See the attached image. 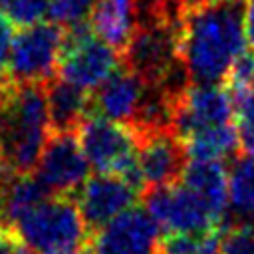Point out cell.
<instances>
[{
	"mask_svg": "<svg viewBox=\"0 0 254 254\" xmlns=\"http://www.w3.org/2000/svg\"><path fill=\"white\" fill-rule=\"evenodd\" d=\"M0 254H36L20 230L10 222H0Z\"/></svg>",
	"mask_w": 254,
	"mask_h": 254,
	"instance_id": "cell-26",
	"label": "cell"
},
{
	"mask_svg": "<svg viewBox=\"0 0 254 254\" xmlns=\"http://www.w3.org/2000/svg\"><path fill=\"white\" fill-rule=\"evenodd\" d=\"M200 254H222L220 252V232L218 230H212V232L206 234Z\"/></svg>",
	"mask_w": 254,
	"mask_h": 254,
	"instance_id": "cell-29",
	"label": "cell"
},
{
	"mask_svg": "<svg viewBox=\"0 0 254 254\" xmlns=\"http://www.w3.org/2000/svg\"><path fill=\"white\" fill-rule=\"evenodd\" d=\"M206 234H196V232H167L165 238L161 240V252L163 254H200Z\"/></svg>",
	"mask_w": 254,
	"mask_h": 254,
	"instance_id": "cell-25",
	"label": "cell"
},
{
	"mask_svg": "<svg viewBox=\"0 0 254 254\" xmlns=\"http://www.w3.org/2000/svg\"><path fill=\"white\" fill-rule=\"evenodd\" d=\"M64 36L65 30L54 22H38L18 32L6 64L12 83H48L54 79Z\"/></svg>",
	"mask_w": 254,
	"mask_h": 254,
	"instance_id": "cell-6",
	"label": "cell"
},
{
	"mask_svg": "<svg viewBox=\"0 0 254 254\" xmlns=\"http://www.w3.org/2000/svg\"><path fill=\"white\" fill-rule=\"evenodd\" d=\"M97 0H50V18L54 24L71 28L83 24L95 6Z\"/></svg>",
	"mask_w": 254,
	"mask_h": 254,
	"instance_id": "cell-21",
	"label": "cell"
},
{
	"mask_svg": "<svg viewBox=\"0 0 254 254\" xmlns=\"http://www.w3.org/2000/svg\"><path fill=\"white\" fill-rule=\"evenodd\" d=\"M52 192L42 185L34 173H12L4 185V222L14 224L24 212L50 198Z\"/></svg>",
	"mask_w": 254,
	"mask_h": 254,
	"instance_id": "cell-18",
	"label": "cell"
},
{
	"mask_svg": "<svg viewBox=\"0 0 254 254\" xmlns=\"http://www.w3.org/2000/svg\"><path fill=\"white\" fill-rule=\"evenodd\" d=\"M89 167L75 131H52L36 167V177L52 196H71L87 181Z\"/></svg>",
	"mask_w": 254,
	"mask_h": 254,
	"instance_id": "cell-8",
	"label": "cell"
},
{
	"mask_svg": "<svg viewBox=\"0 0 254 254\" xmlns=\"http://www.w3.org/2000/svg\"><path fill=\"white\" fill-rule=\"evenodd\" d=\"M10 85H12V79H10V75H8V71L4 73L2 71V65H0V99L8 93V89H10Z\"/></svg>",
	"mask_w": 254,
	"mask_h": 254,
	"instance_id": "cell-32",
	"label": "cell"
},
{
	"mask_svg": "<svg viewBox=\"0 0 254 254\" xmlns=\"http://www.w3.org/2000/svg\"><path fill=\"white\" fill-rule=\"evenodd\" d=\"M246 0H185L179 20V58L192 83L226 79L246 50Z\"/></svg>",
	"mask_w": 254,
	"mask_h": 254,
	"instance_id": "cell-1",
	"label": "cell"
},
{
	"mask_svg": "<svg viewBox=\"0 0 254 254\" xmlns=\"http://www.w3.org/2000/svg\"><path fill=\"white\" fill-rule=\"evenodd\" d=\"M137 151L145 190L181 181L189 157L183 141L173 129L153 131L137 137Z\"/></svg>",
	"mask_w": 254,
	"mask_h": 254,
	"instance_id": "cell-12",
	"label": "cell"
},
{
	"mask_svg": "<svg viewBox=\"0 0 254 254\" xmlns=\"http://www.w3.org/2000/svg\"><path fill=\"white\" fill-rule=\"evenodd\" d=\"M183 145L189 159H200V161H224L228 157H234L236 151L240 149L236 125L232 123L198 131L183 139Z\"/></svg>",
	"mask_w": 254,
	"mask_h": 254,
	"instance_id": "cell-19",
	"label": "cell"
},
{
	"mask_svg": "<svg viewBox=\"0 0 254 254\" xmlns=\"http://www.w3.org/2000/svg\"><path fill=\"white\" fill-rule=\"evenodd\" d=\"M89 26L105 44L123 52L139 26V2L97 0L89 16Z\"/></svg>",
	"mask_w": 254,
	"mask_h": 254,
	"instance_id": "cell-15",
	"label": "cell"
},
{
	"mask_svg": "<svg viewBox=\"0 0 254 254\" xmlns=\"http://www.w3.org/2000/svg\"><path fill=\"white\" fill-rule=\"evenodd\" d=\"M14 22L0 10V65H6L8 64V58H10V50H12V44H14Z\"/></svg>",
	"mask_w": 254,
	"mask_h": 254,
	"instance_id": "cell-27",
	"label": "cell"
},
{
	"mask_svg": "<svg viewBox=\"0 0 254 254\" xmlns=\"http://www.w3.org/2000/svg\"><path fill=\"white\" fill-rule=\"evenodd\" d=\"M83 246H64V248H54V250H48V252H42V254H81Z\"/></svg>",
	"mask_w": 254,
	"mask_h": 254,
	"instance_id": "cell-31",
	"label": "cell"
},
{
	"mask_svg": "<svg viewBox=\"0 0 254 254\" xmlns=\"http://www.w3.org/2000/svg\"><path fill=\"white\" fill-rule=\"evenodd\" d=\"M240 151L254 157V89L232 95Z\"/></svg>",
	"mask_w": 254,
	"mask_h": 254,
	"instance_id": "cell-20",
	"label": "cell"
},
{
	"mask_svg": "<svg viewBox=\"0 0 254 254\" xmlns=\"http://www.w3.org/2000/svg\"><path fill=\"white\" fill-rule=\"evenodd\" d=\"M52 135L46 83H12L0 99V161L34 173Z\"/></svg>",
	"mask_w": 254,
	"mask_h": 254,
	"instance_id": "cell-2",
	"label": "cell"
},
{
	"mask_svg": "<svg viewBox=\"0 0 254 254\" xmlns=\"http://www.w3.org/2000/svg\"><path fill=\"white\" fill-rule=\"evenodd\" d=\"M222 254H254V228L252 226H230L220 232Z\"/></svg>",
	"mask_w": 254,
	"mask_h": 254,
	"instance_id": "cell-24",
	"label": "cell"
},
{
	"mask_svg": "<svg viewBox=\"0 0 254 254\" xmlns=\"http://www.w3.org/2000/svg\"><path fill=\"white\" fill-rule=\"evenodd\" d=\"M119 67V54L105 44L89 24L67 28L60 56V77L85 89L95 91Z\"/></svg>",
	"mask_w": 254,
	"mask_h": 254,
	"instance_id": "cell-5",
	"label": "cell"
},
{
	"mask_svg": "<svg viewBox=\"0 0 254 254\" xmlns=\"http://www.w3.org/2000/svg\"><path fill=\"white\" fill-rule=\"evenodd\" d=\"M147 91L149 83L127 65H121L91 95V113L131 127Z\"/></svg>",
	"mask_w": 254,
	"mask_h": 254,
	"instance_id": "cell-13",
	"label": "cell"
},
{
	"mask_svg": "<svg viewBox=\"0 0 254 254\" xmlns=\"http://www.w3.org/2000/svg\"><path fill=\"white\" fill-rule=\"evenodd\" d=\"M46 97L52 131H77L79 123L91 113L89 91L62 77L46 83Z\"/></svg>",
	"mask_w": 254,
	"mask_h": 254,
	"instance_id": "cell-16",
	"label": "cell"
},
{
	"mask_svg": "<svg viewBox=\"0 0 254 254\" xmlns=\"http://www.w3.org/2000/svg\"><path fill=\"white\" fill-rule=\"evenodd\" d=\"M14 171L8 169L2 161H0V222H4V200H2V190H4V185L8 181V177L12 175Z\"/></svg>",
	"mask_w": 254,
	"mask_h": 254,
	"instance_id": "cell-30",
	"label": "cell"
},
{
	"mask_svg": "<svg viewBox=\"0 0 254 254\" xmlns=\"http://www.w3.org/2000/svg\"><path fill=\"white\" fill-rule=\"evenodd\" d=\"M234 115V101L218 83H189L175 101L173 131L183 141L198 131L226 125Z\"/></svg>",
	"mask_w": 254,
	"mask_h": 254,
	"instance_id": "cell-9",
	"label": "cell"
},
{
	"mask_svg": "<svg viewBox=\"0 0 254 254\" xmlns=\"http://www.w3.org/2000/svg\"><path fill=\"white\" fill-rule=\"evenodd\" d=\"M145 208L167 232H196L206 234L218 230V220L208 210V206L183 183H173L165 187L147 189L143 194Z\"/></svg>",
	"mask_w": 254,
	"mask_h": 254,
	"instance_id": "cell-7",
	"label": "cell"
},
{
	"mask_svg": "<svg viewBox=\"0 0 254 254\" xmlns=\"http://www.w3.org/2000/svg\"><path fill=\"white\" fill-rule=\"evenodd\" d=\"M228 173V210L218 232L238 224L254 228V157L234 159Z\"/></svg>",
	"mask_w": 254,
	"mask_h": 254,
	"instance_id": "cell-17",
	"label": "cell"
},
{
	"mask_svg": "<svg viewBox=\"0 0 254 254\" xmlns=\"http://www.w3.org/2000/svg\"><path fill=\"white\" fill-rule=\"evenodd\" d=\"M224 81L230 95H236L246 89H254V50H244L234 60Z\"/></svg>",
	"mask_w": 254,
	"mask_h": 254,
	"instance_id": "cell-22",
	"label": "cell"
},
{
	"mask_svg": "<svg viewBox=\"0 0 254 254\" xmlns=\"http://www.w3.org/2000/svg\"><path fill=\"white\" fill-rule=\"evenodd\" d=\"M244 26H246V42H248L250 50H254V0H246Z\"/></svg>",
	"mask_w": 254,
	"mask_h": 254,
	"instance_id": "cell-28",
	"label": "cell"
},
{
	"mask_svg": "<svg viewBox=\"0 0 254 254\" xmlns=\"http://www.w3.org/2000/svg\"><path fill=\"white\" fill-rule=\"evenodd\" d=\"M14 226L36 252H48L64 246H83L87 226L79 206L69 196H50L24 212Z\"/></svg>",
	"mask_w": 254,
	"mask_h": 254,
	"instance_id": "cell-4",
	"label": "cell"
},
{
	"mask_svg": "<svg viewBox=\"0 0 254 254\" xmlns=\"http://www.w3.org/2000/svg\"><path fill=\"white\" fill-rule=\"evenodd\" d=\"M228 169L224 161H200L189 159L183 171V185H187L214 214L218 228L228 210Z\"/></svg>",
	"mask_w": 254,
	"mask_h": 254,
	"instance_id": "cell-14",
	"label": "cell"
},
{
	"mask_svg": "<svg viewBox=\"0 0 254 254\" xmlns=\"http://www.w3.org/2000/svg\"><path fill=\"white\" fill-rule=\"evenodd\" d=\"M89 244L95 254H161L159 224L147 208L131 206L91 232Z\"/></svg>",
	"mask_w": 254,
	"mask_h": 254,
	"instance_id": "cell-10",
	"label": "cell"
},
{
	"mask_svg": "<svg viewBox=\"0 0 254 254\" xmlns=\"http://www.w3.org/2000/svg\"><path fill=\"white\" fill-rule=\"evenodd\" d=\"M75 133L89 165L97 173L115 175L143 194L145 183L139 167L137 135L129 125L89 113Z\"/></svg>",
	"mask_w": 254,
	"mask_h": 254,
	"instance_id": "cell-3",
	"label": "cell"
},
{
	"mask_svg": "<svg viewBox=\"0 0 254 254\" xmlns=\"http://www.w3.org/2000/svg\"><path fill=\"white\" fill-rule=\"evenodd\" d=\"M137 2H143V0H137ZM149 2H151V0H147V4H149ZM143 6H145V4H143ZM143 6H139V8H143Z\"/></svg>",
	"mask_w": 254,
	"mask_h": 254,
	"instance_id": "cell-33",
	"label": "cell"
},
{
	"mask_svg": "<svg viewBox=\"0 0 254 254\" xmlns=\"http://www.w3.org/2000/svg\"><path fill=\"white\" fill-rule=\"evenodd\" d=\"M141 192L115 175L89 177L77 190V206L89 232L99 230L123 210L135 206Z\"/></svg>",
	"mask_w": 254,
	"mask_h": 254,
	"instance_id": "cell-11",
	"label": "cell"
},
{
	"mask_svg": "<svg viewBox=\"0 0 254 254\" xmlns=\"http://www.w3.org/2000/svg\"><path fill=\"white\" fill-rule=\"evenodd\" d=\"M50 10V0H10L4 14L16 26H34L42 22V18Z\"/></svg>",
	"mask_w": 254,
	"mask_h": 254,
	"instance_id": "cell-23",
	"label": "cell"
}]
</instances>
